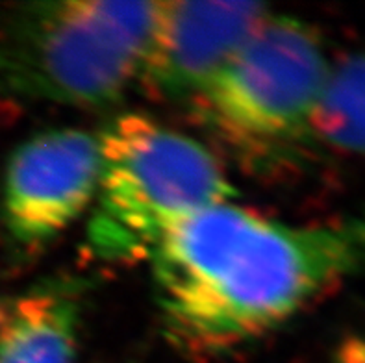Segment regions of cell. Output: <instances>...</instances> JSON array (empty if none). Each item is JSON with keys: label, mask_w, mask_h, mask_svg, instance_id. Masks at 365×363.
Returning a JSON list of instances; mask_svg holds the SVG:
<instances>
[{"label": "cell", "mask_w": 365, "mask_h": 363, "mask_svg": "<svg viewBox=\"0 0 365 363\" xmlns=\"http://www.w3.org/2000/svg\"><path fill=\"white\" fill-rule=\"evenodd\" d=\"M101 141L82 128H51L11 152L2 176L0 213L8 241L34 257L93 206Z\"/></svg>", "instance_id": "5b68a950"}, {"label": "cell", "mask_w": 365, "mask_h": 363, "mask_svg": "<svg viewBox=\"0 0 365 363\" xmlns=\"http://www.w3.org/2000/svg\"><path fill=\"white\" fill-rule=\"evenodd\" d=\"M314 132L317 143L365 158V52L332 65Z\"/></svg>", "instance_id": "ba28073f"}, {"label": "cell", "mask_w": 365, "mask_h": 363, "mask_svg": "<svg viewBox=\"0 0 365 363\" xmlns=\"http://www.w3.org/2000/svg\"><path fill=\"white\" fill-rule=\"evenodd\" d=\"M330 71L314 28L269 14L187 108L243 165L274 169L317 143L315 117Z\"/></svg>", "instance_id": "277c9868"}, {"label": "cell", "mask_w": 365, "mask_h": 363, "mask_svg": "<svg viewBox=\"0 0 365 363\" xmlns=\"http://www.w3.org/2000/svg\"><path fill=\"white\" fill-rule=\"evenodd\" d=\"M83 319V290L48 280L0 297V363H74Z\"/></svg>", "instance_id": "52a82bcc"}, {"label": "cell", "mask_w": 365, "mask_h": 363, "mask_svg": "<svg viewBox=\"0 0 365 363\" xmlns=\"http://www.w3.org/2000/svg\"><path fill=\"white\" fill-rule=\"evenodd\" d=\"M341 363H365V345H351L343 350Z\"/></svg>", "instance_id": "9c48e42d"}, {"label": "cell", "mask_w": 365, "mask_h": 363, "mask_svg": "<svg viewBox=\"0 0 365 363\" xmlns=\"http://www.w3.org/2000/svg\"><path fill=\"white\" fill-rule=\"evenodd\" d=\"M267 17L259 2H156L138 82L153 98L190 106Z\"/></svg>", "instance_id": "8992f818"}, {"label": "cell", "mask_w": 365, "mask_h": 363, "mask_svg": "<svg viewBox=\"0 0 365 363\" xmlns=\"http://www.w3.org/2000/svg\"><path fill=\"white\" fill-rule=\"evenodd\" d=\"M156 2L56 0L0 14V91L24 101L106 108L135 82Z\"/></svg>", "instance_id": "7a4b0ae2"}, {"label": "cell", "mask_w": 365, "mask_h": 363, "mask_svg": "<svg viewBox=\"0 0 365 363\" xmlns=\"http://www.w3.org/2000/svg\"><path fill=\"white\" fill-rule=\"evenodd\" d=\"M148 262L167 339L210 358L267 336L365 272V215L287 225L228 200L176 226Z\"/></svg>", "instance_id": "6da1fadb"}, {"label": "cell", "mask_w": 365, "mask_h": 363, "mask_svg": "<svg viewBox=\"0 0 365 363\" xmlns=\"http://www.w3.org/2000/svg\"><path fill=\"white\" fill-rule=\"evenodd\" d=\"M98 141L101 176L86 232L91 260H148L176 226L236 195L202 143L145 113L115 117Z\"/></svg>", "instance_id": "3957f363"}]
</instances>
